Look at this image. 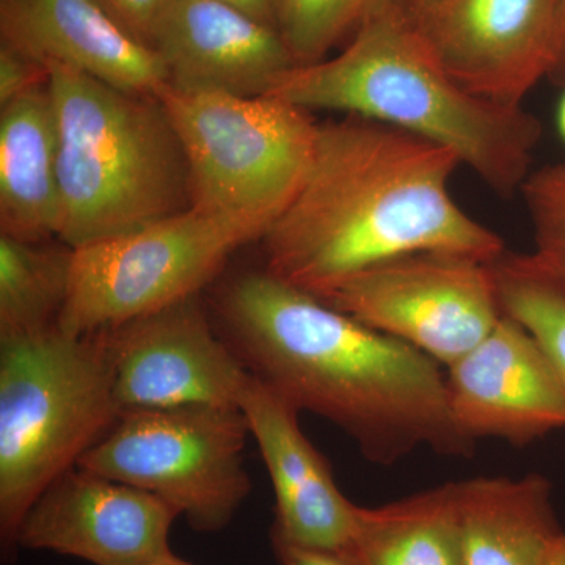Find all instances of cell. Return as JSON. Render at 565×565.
<instances>
[{
  "label": "cell",
  "mask_w": 565,
  "mask_h": 565,
  "mask_svg": "<svg viewBox=\"0 0 565 565\" xmlns=\"http://www.w3.org/2000/svg\"><path fill=\"white\" fill-rule=\"evenodd\" d=\"M215 329L253 377L334 424L370 462L418 449L470 457L440 363L267 270L230 277L207 302Z\"/></svg>",
  "instance_id": "cell-1"
},
{
  "label": "cell",
  "mask_w": 565,
  "mask_h": 565,
  "mask_svg": "<svg viewBox=\"0 0 565 565\" xmlns=\"http://www.w3.org/2000/svg\"><path fill=\"white\" fill-rule=\"evenodd\" d=\"M459 156L362 117L321 122L307 177L263 237L274 277L322 297L375 264L419 252L492 263L500 234L452 196Z\"/></svg>",
  "instance_id": "cell-2"
},
{
  "label": "cell",
  "mask_w": 565,
  "mask_h": 565,
  "mask_svg": "<svg viewBox=\"0 0 565 565\" xmlns=\"http://www.w3.org/2000/svg\"><path fill=\"white\" fill-rule=\"evenodd\" d=\"M267 96L434 141L504 196L520 192L533 172L542 137L541 121L523 106L487 102L452 79L401 0L367 14L340 54L282 74Z\"/></svg>",
  "instance_id": "cell-3"
},
{
  "label": "cell",
  "mask_w": 565,
  "mask_h": 565,
  "mask_svg": "<svg viewBox=\"0 0 565 565\" xmlns=\"http://www.w3.org/2000/svg\"><path fill=\"white\" fill-rule=\"evenodd\" d=\"M57 117L58 222L71 250L192 207L188 162L154 95L47 65Z\"/></svg>",
  "instance_id": "cell-4"
},
{
  "label": "cell",
  "mask_w": 565,
  "mask_h": 565,
  "mask_svg": "<svg viewBox=\"0 0 565 565\" xmlns=\"http://www.w3.org/2000/svg\"><path fill=\"white\" fill-rule=\"evenodd\" d=\"M114 359L103 332L0 338V546L17 557V535L36 500L120 418Z\"/></svg>",
  "instance_id": "cell-5"
},
{
  "label": "cell",
  "mask_w": 565,
  "mask_h": 565,
  "mask_svg": "<svg viewBox=\"0 0 565 565\" xmlns=\"http://www.w3.org/2000/svg\"><path fill=\"white\" fill-rule=\"evenodd\" d=\"M191 180L192 206L270 225L292 202L313 159L319 125L275 96L158 92Z\"/></svg>",
  "instance_id": "cell-6"
},
{
  "label": "cell",
  "mask_w": 565,
  "mask_h": 565,
  "mask_svg": "<svg viewBox=\"0 0 565 565\" xmlns=\"http://www.w3.org/2000/svg\"><path fill=\"white\" fill-rule=\"evenodd\" d=\"M266 232L252 218L192 206L76 248L57 326L73 334L98 333L199 296L237 248L262 241Z\"/></svg>",
  "instance_id": "cell-7"
},
{
  "label": "cell",
  "mask_w": 565,
  "mask_h": 565,
  "mask_svg": "<svg viewBox=\"0 0 565 565\" xmlns=\"http://www.w3.org/2000/svg\"><path fill=\"white\" fill-rule=\"evenodd\" d=\"M239 407L125 414L77 467L161 498L199 533H221L252 492Z\"/></svg>",
  "instance_id": "cell-8"
},
{
  "label": "cell",
  "mask_w": 565,
  "mask_h": 565,
  "mask_svg": "<svg viewBox=\"0 0 565 565\" xmlns=\"http://www.w3.org/2000/svg\"><path fill=\"white\" fill-rule=\"evenodd\" d=\"M319 299L451 366L503 318L492 263L419 252L353 275Z\"/></svg>",
  "instance_id": "cell-9"
},
{
  "label": "cell",
  "mask_w": 565,
  "mask_h": 565,
  "mask_svg": "<svg viewBox=\"0 0 565 565\" xmlns=\"http://www.w3.org/2000/svg\"><path fill=\"white\" fill-rule=\"evenodd\" d=\"M120 415L239 407L252 374L212 321L203 294L103 330Z\"/></svg>",
  "instance_id": "cell-10"
},
{
  "label": "cell",
  "mask_w": 565,
  "mask_h": 565,
  "mask_svg": "<svg viewBox=\"0 0 565 565\" xmlns=\"http://www.w3.org/2000/svg\"><path fill=\"white\" fill-rule=\"evenodd\" d=\"M452 79L487 102L522 107L555 65L557 0H401Z\"/></svg>",
  "instance_id": "cell-11"
},
{
  "label": "cell",
  "mask_w": 565,
  "mask_h": 565,
  "mask_svg": "<svg viewBox=\"0 0 565 565\" xmlns=\"http://www.w3.org/2000/svg\"><path fill=\"white\" fill-rule=\"evenodd\" d=\"M180 514L161 498L76 467L22 520L17 550L52 552L93 565H141L173 553Z\"/></svg>",
  "instance_id": "cell-12"
},
{
  "label": "cell",
  "mask_w": 565,
  "mask_h": 565,
  "mask_svg": "<svg viewBox=\"0 0 565 565\" xmlns=\"http://www.w3.org/2000/svg\"><path fill=\"white\" fill-rule=\"evenodd\" d=\"M449 407L471 441L527 446L565 429V392L533 333L503 315L492 332L446 367Z\"/></svg>",
  "instance_id": "cell-13"
},
{
  "label": "cell",
  "mask_w": 565,
  "mask_h": 565,
  "mask_svg": "<svg viewBox=\"0 0 565 565\" xmlns=\"http://www.w3.org/2000/svg\"><path fill=\"white\" fill-rule=\"evenodd\" d=\"M239 408L274 487L270 537L348 553L359 505L344 497L326 457L303 434L302 412L253 375Z\"/></svg>",
  "instance_id": "cell-14"
},
{
  "label": "cell",
  "mask_w": 565,
  "mask_h": 565,
  "mask_svg": "<svg viewBox=\"0 0 565 565\" xmlns=\"http://www.w3.org/2000/svg\"><path fill=\"white\" fill-rule=\"evenodd\" d=\"M152 47L181 92L267 96L297 65L277 29L218 0H173Z\"/></svg>",
  "instance_id": "cell-15"
},
{
  "label": "cell",
  "mask_w": 565,
  "mask_h": 565,
  "mask_svg": "<svg viewBox=\"0 0 565 565\" xmlns=\"http://www.w3.org/2000/svg\"><path fill=\"white\" fill-rule=\"evenodd\" d=\"M2 43L120 90L158 95L169 82L158 51L134 39L96 0H0Z\"/></svg>",
  "instance_id": "cell-16"
},
{
  "label": "cell",
  "mask_w": 565,
  "mask_h": 565,
  "mask_svg": "<svg viewBox=\"0 0 565 565\" xmlns=\"http://www.w3.org/2000/svg\"><path fill=\"white\" fill-rule=\"evenodd\" d=\"M57 222V117L47 82L0 114V225L6 236L44 243Z\"/></svg>",
  "instance_id": "cell-17"
},
{
  "label": "cell",
  "mask_w": 565,
  "mask_h": 565,
  "mask_svg": "<svg viewBox=\"0 0 565 565\" xmlns=\"http://www.w3.org/2000/svg\"><path fill=\"white\" fill-rule=\"evenodd\" d=\"M459 516L462 565H544L563 531L539 473L459 481Z\"/></svg>",
  "instance_id": "cell-18"
},
{
  "label": "cell",
  "mask_w": 565,
  "mask_h": 565,
  "mask_svg": "<svg viewBox=\"0 0 565 565\" xmlns=\"http://www.w3.org/2000/svg\"><path fill=\"white\" fill-rule=\"evenodd\" d=\"M351 556L356 565H462L459 482L379 508H356Z\"/></svg>",
  "instance_id": "cell-19"
},
{
  "label": "cell",
  "mask_w": 565,
  "mask_h": 565,
  "mask_svg": "<svg viewBox=\"0 0 565 565\" xmlns=\"http://www.w3.org/2000/svg\"><path fill=\"white\" fill-rule=\"evenodd\" d=\"M73 250L0 236V338L57 326L68 299Z\"/></svg>",
  "instance_id": "cell-20"
},
{
  "label": "cell",
  "mask_w": 565,
  "mask_h": 565,
  "mask_svg": "<svg viewBox=\"0 0 565 565\" xmlns=\"http://www.w3.org/2000/svg\"><path fill=\"white\" fill-rule=\"evenodd\" d=\"M492 270L501 310L533 333L565 392V289L533 253L504 252Z\"/></svg>",
  "instance_id": "cell-21"
},
{
  "label": "cell",
  "mask_w": 565,
  "mask_h": 565,
  "mask_svg": "<svg viewBox=\"0 0 565 565\" xmlns=\"http://www.w3.org/2000/svg\"><path fill=\"white\" fill-rule=\"evenodd\" d=\"M371 0H278V31L297 65L321 62L355 33Z\"/></svg>",
  "instance_id": "cell-22"
},
{
  "label": "cell",
  "mask_w": 565,
  "mask_h": 565,
  "mask_svg": "<svg viewBox=\"0 0 565 565\" xmlns=\"http://www.w3.org/2000/svg\"><path fill=\"white\" fill-rule=\"evenodd\" d=\"M520 193L533 228V256L565 289V161L533 170Z\"/></svg>",
  "instance_id": "cell-23"
},
{
  "label": "cell",
  "mask_w": 565,
  "mask_h": 565,
  "mask_svg": "<svg viewBox=\"0 0 565 565\" xmlns=\"http://www.w3.org/2000/svg\"><path fill=\"white\" fill-rule=\"evenodd\" d=\"M50 82V71L10 44L0 46V106L14 102L25 93Z\"/></svg>",
  "instance_id": "cell-24"
},
{
  "label": "cell",
  "mask_w": 565,
  "mask_h": 565,
  "mask_svg": "<svg viewBox=\"0 0 565 565\" xmlns=\"http://www.w3.org/2000/svg\"><path fill=\"white\" fill-rule=\"evenodd\" d=\"M134 39L154 46L159 25L173 0H96ZM154 50V47H152Z\"/></svg>",
  "instance_id": "cell-25"
},
{
  "label": "cell",
  "mask_w": 565,
  "mask_h": 565,
  "mask_svg": "<svg viewBox=\"0 0 565 565\" xmlns=\"http://www.w3.org/2000/svg\"><path fill=\"white\" fill-rule=\"evenodd\" d=\"M270 542L280 565H356L355 561L345 553L308 548V546L289 544L275 537H270Z\"/></svg>",
  "instance_id": "cell-26"
},
{
  "label": "cell",
  "mask_w": 565,
  "mask_h": 565,
  "mask_svg": "<svg viewBox=\"0 0 565 565\" xmlns=\"http://www.w3.org/2000/svg\"><path fill=\"white\" fill-rule=\"evenodd\" d=\"M278 31V0H218ZM280 32V31H278Z\"/></svg>",
  "instance_id": "cell-27"
},
{
  "label": "cell",
  "mask_w": 565,
  "mask_h": 565,
  "mask_svg": "<svg viewBox=\"0 0 565 565\" xmlns=\"http://www.w3.org/2000/svg\"><path fill=\"white\" fill-rule=\"evenodd\" d=\"M548 79L565 88V0H557L555 65Z\"/></svg>",
  "instance_id": "cell-28"
},
{
  "label": "cell",
  "mask_w": 565,
  "mask_h": 565,
  "mask_svg": "<svg viewBox=\"0 0 565 565\" xmlns=\"http://www.w3.org/2000/svg\"><path fill=\"white\" fill-rule=\"evenodd\" d=\"M544 565H565V527L553 542Z\"/></svg>",
  "instance_id": "cell-29"
},
{
  "label": "cell",
  "mask_w": 565,
  "mask_h": 565,
  "mask_svg": "<svg viewBox=\"0 0 565 565\" xmlns=\"http://www.w3.org/2000/svg\"><path fill=\"white\" fill-rule=\"evenodd\" d=\"M556 126L557 132H559V137L565 143V88H563V96H561V102L557 104Z\"/></svg>",
  "instance_id": "cell-30"
},
{
  "label": "cell",
  "mask_w": 565,
  "mask_h": 565,
  "mask_svg": "<svg viewBox=\"0 0 565 565\" xmlns=\"http://www.w3.org/2000/svg\"><path fill=\"white\" fill-rule=\"evenodd\" d=\"M141 565H195L189 563V561L182 559V557L174 555V553H170V555L159 557V559L150 561V563L141 564Z\"/></svg>",
  "instance_id": "cell-31"
},
{
  "label": "cell",
  "mask_w": 565,
  "mask_h": 565,
  "mask_svg": "<svg viewBox=\"0 0 565 565\" xmlns=\"http://www.w3.org/2000/svg\"><path fill=\"white\" fill-rule=\"evenodd\" d=\"M393 2H399V0H371V9L367 11V14L373 13L374 10L381 9V7L388 6V3Z\"/></svg>",
  "instance_id": "cell-32"
}]
</instances>
